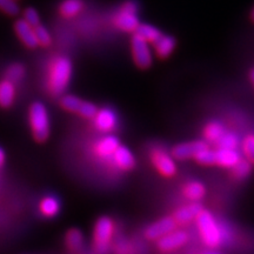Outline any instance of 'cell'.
<instances>
[{"instance_id":"cell-1","label":"cell","mask_w":254,"mask_h":254,"mask_svg":"<svg viewBox=\"0 0 254 254\" xmlns=\"http://www.w3.org/2000/svg\"><path fill=\"white\" fill-rule=\"evenodd\" d=\"M195 221L200 238L206 246L211 247V249H217L221 245L222 240H224L222 231L211 212L204 209L195 219Z\"/></svg>"},{"instance_id":"cell-2","label":"cell","mask_w":254,"mask_h":254,"mask_svg":"<svg viewBox=\"0 0 254 254\" xmlns=\"http://www.w3.org/2000/svg\"><path fill=\"white\" fill-rule=\"evenodd\" d=\"M72 75V63L68 58H58L53 63L50 71L49 78V88L53 94H62L68 82L71 80Z\"/></svg>"},{"instance_id":"cell-3","label":"cell","mask_w":254,"mask_h":254,"mask_svg":"<svg viewBox=\"0 0 254 254\" xmlns=\"http://www.w3.org/2000/svg\"><path fill=\"white\" fill-rule=\"evenodd\" d=\"M116 226L109 217H101L95 222L93 231V249L98 254H106L109 252L114 237Z\"/></svg>"},{"instance_id":"cell-4","label":"cell","mask_w":254,"mask_h":254,"mask_svg":"<svg viewBox=\"0 0 254 254\" xmlns=\"http://www.w3.org/2000/svg\"><path fill=\"white\" fill-rule=\"evenodd\" d=\"M30 125L36 141L44 142L47 140L50 135V119L46 107L41 103L32 104L30 109Z\"/></svg>"},{"instance_id":"cell-5","label":"cell","mask_w":254,"mask_h":254,"mask_svg":"<svg viewBox=\"0 0 254 254\" xmlns=\"http://www.w3.org/2000/svg\"><path fill=\"white\" fill-rule=\"evenodd\" d=\"M114 24L119 30L126 32H135L139 24L138 17H136V5L133 1H127L123 5L122 9L114 18Z\"/></svg>"},{"instance_id":"cell-6","label":"cell","mask_w":254,"mask_h":254,"mask_svg":"<svg viewBox=\"0 0 254 254\" xmlns=\"http://www.w3.org/2000/svg\"><path fill=\"white\" fill-rule=\"evenodd\" d=\"M133 60L139 68H148L152 64V53L148 43L134 34L131 41Z\"/></svg>"},{"instance_id":"cell-7","label":"cell","mask_w":254,"mask_h":254,"mask_svg":"<svg viewBox=\"0 0 254 254\" xmlns=\"http://www.w3.org/2000/svg\"><path fill=\"white\" fill-rule=\"evenodd\" d=\"M177 222L174 220L173 217H167L163 218L160 220L153 222L150 225L145 231V237L148 240H159L161 238H164L167 234H170L171 232L176 231Z\"/></svg>"},{"instance_id":"cell-8","label":"cell","mask_w":254,"mask_h":254,"mask_svg":"<svg viewBox=\"0 0 254 254\" xmlns=\"http://www.w3.org/2000/svg\"><path fill=\"white\" fill-rule=\"evenodd\" d=\"M190 237L185 231H173L170 234L165 236L164 238L158 240V249L164 253L173 252L184 245L189 241Z\"/></svg>"},{"instance_id":"cell-9","label":"cell","mask_w":254,"mask_h":254,"mask_svg":"<svg viewBox=\"0 0 254 254\" xmlns=\"http://www.w3.org/2000/svg\"><path fill=\"white\" fill-rule=\"evenodd\" d=\"M208 145L206 141H192L184 142L174 146L172 150V157L177 160H186V159L194 158L199 152L207 150Z\"/></svg>"},{"instance_id":"cell-10","label":"cell","mask_w":254,"mask_h":254,"mask_svg":"<svg viewBox=\"0 0 254 254\" xmlns=\"http://www.w3.org/2000/svg\"><path fill=\"white\" fill-rule=\"evenodd\" d=\"M152 161H153L158 172L163 174L164 177L171 178L177 173V166L174 163L173 157L167 154L164 151H157L152 154Z\"/></svg>"},{"instance_id":"cell-11","label":"cell","mask_w":254,"mask_h":254,"mask_svg":"<svg viewBox=\"0 0 254 254\" xmlns=\"http://www.w3.org/2000/svg\"><path fill=\"white\" fill-rule=\"evenodd\" d=\"M14 30L17 36L19 37V39L21 40V43L26 47H28V49H34V47L39 45L34 27H32L24 19H19V20L15 21Z\"/></svg>"},{"instance_id":"cell-12","label":"cell","mask_w":254,"mask_h":254,"mask_svg":"<svg viewBox=\"0 0 254 254\" xmlns=\"http://www.w3.org/2000/svg\"><path fill=\"white\" fill-rule=\"evenodd\" d=\"M202 211H204V208H202L201 205L198 204V202H192V204L183 206L182 208L177 209L173 218L178 225L184 226V225H187L189 222L198 218V215Z\"/></svg>"},{"instance_id":"cell-13","label":"cell","mask_w":254,"mask_h":254,"mask_svg":"<svg viewBox=\"0 0 254 254\" xmlns=\"http://www.w3.org/2000/svg\"><path fill=\"white\" fill-rule=\"evenodd\" d=\"M117 116L110 109L100 110L94 118V126L98 131L110 133L116 128Z\"/></svg>"},{"instance_id":"cell-14","label":"cell","mask_w":254,"mask_h":254,"mask_svg":"<svg viewBox=\"0 0 254 254\" xmlns=\"http://www.w3.org/2000/svg\"><path fill=\"white\" fill-rule=\"evenodd\" d=\"M113 160L114 164L123 171L132 170L135 165L134 155L125 146H120L118 150L114 152Z\"/></svg>"},{"instance_id":"cell-15","label":"cell","mask_w":254,"mask_h":254,"mask_svg":"<svg viewBox=\"0 0 254 254\" xmlns=\"http://www.w3.org/2000/svg\"><path fill=\"white\" fill-rule=\"evenodd\" d=\"M120 144L118 138H116L114 135H107L98 142L97 146H95V152L100 157H111V155L113 157L114 152L118 150Z\"/></svg>"},{"instance_id":"cell-16","label":"cell","mask_w":254,"mask_h":254,"mask_svg":"<svg viewBox=\"0 0 254 254\" xmlns=\"http://www.w3.org/2000/svg\"><path fill=\"white\" fill-rule=\"evenodd\" d=\"M240 160V155L236 150H225V148L217 150V165L219 166L233 168Z\"/></svg>"},{"instance_id":"cell-17","label":"cell","mask_w":254,"mask_h":254,"mask_svg":"<svg viewBox=\"0 0 254 254\" xmlns=\"http://www.w3.org/2000/svg\"><path fill=\"white\" fill-rule=\"evenodd\" d=\"M15 98V87L12 81L2 80L0 82V106L7 109L13 104Z\"/></svg>"},{"instance_id":"cell-18","label":"cell","mask_w":254,"mask_h":254,"mask_svg":"<svg viewBox=\"0 0 254 254\" xmlns=\"http://www.w3.org/2000/svg\"><path fill=\"white\" fill-rule=\"evenodd\" d=\"M176 39L170 36H163L159 39L155 45V53H157L158 58L166 59L167 57L172 55V52L176 49Z\"/></svg>"},{"instance_id":"cell-19","label":"cell","mask_w":254,"mask_h":254,"mask_svg":"<svg viewBox=\"0 0 254 254\" xmlns=\"http://www.w3.org/2000/svg\"><path fill=\"white\" fill-rule=\"evenodd\" d=\"M40 213L46 218H53L59 213L60 202L55 196H45L39 204Z\"/></svg>"},{"instance_id":"cell-20","label":"cell","mask_w":254,"mask_h":254,"mask_svg":"<svg viewBox=\"0 0 254 254\" xmlns=\"http://www.w3.org/2000/svg\"><path fill=\"white\" fill-rule=\"evenodd\" d=\"M206 194V189L201 183L190 182L184 187V195L192 202H198Z\"/></svg>"},{"instance_id":"cell-21","label":"cell","mask_w":254,"mask_h":254,"mask_svg":"<svg viewBox=\"0 0 254 254\" xmlns=\"http://www.w3.org/2000/svg\"><path fill=\"white\" fill-rule=\"evenodd\" d=\"M65 243L71 252H80L82 247H84V236H82L80 231L73 228V230H69L67 234H66Z\"/></svg>"},{"instance_id":"cell-22","label":"cell","mask_w":254,"mask_h":254,"mask_svg":"<svg viewBox=\"0 0 254 254\" xmlns=\"http://www.w3.org/2000/svg\"><path fill=\"white\" fill-rule=\"evenodd\" d=\"M136 36H139L147 43H157V41L163 37V33L158 30L157 27L152 26L148 24H140L138 30L135 31Z\"/></svg>"},{"instance_id":"cell-23","label":"cell","mask_w":254,"mask_h":254,"mask_svg":"<svg viewBox=\"0 0 254 254\" xmlns=\"http://www.w3.org/2000/svg\"><path fill=\"white\" fill-rule=\"evenodd\" d=\"M225 133L226 132H225L224 126L218 122L209 123L204 129L205 139L208 142H212V144H218V141L220 140L221 136L224 135Z\"/></svg>"},{"instance_id":"cell-24","label":"cell","mask_w":254,"mask_h":254,"mask_svg":"<svg viewBox=\"0 0 254 254\" xmlns=\"http://www.w3.org/2000/svg\"><path fill=\"white\" fill-rule=\"evenodd\" d=\"M82 6H84V4H82L81 0H65L60 5V13L66 18L74 17L75 14H78L81 11Z\"/></svg>"},{"instance_id":"cell-25","label":"cell","mask_w":254,"mask_h":254,"mask_svg":"<svg viewBox=\"0 0 254 254\" xmlns=\"http://www.w3.org/2000/svg\"><path fill=\"white\" fill-rule=\"evenodd\" d=\"M232 170V177L237 180H244L252 172V166L249 160H241Z\"/></svg>"},{"instance_id":"cell-26","label":"cell","mask_w":254,"mask_h":254,"mask_svg":"<svg viewBox=\"0 0 254 254\" xmlns=\"http://www.w3.org/2000/svg\"><path fill=\"white\" fill-rule=\"evenodd\" d=\"M82 103H84V101L79 99L78 97H74V95H71V94L64 95L62 100H60V105H62L63 109L73 113L79 112Z\"/></svg>"},{"instance_id":"cell-27","label":"cell","mask_w":254,"mask_h":254,"mask_svg":"<svg viewBox=\"0 0 254 254\" xmlns=\"http://www.w3.org/2000/svg\"><path fill=\"white\" fill-rule=\"evenodd\" d=\"M194 160L200 165H205V166H212V165H217V151H212L207 148L199 152L194 157Z\"/></svg>"},{"instance_id":"cell-28","label":"cell","mask_w":254,"mask_h":254,"mask_svg":"<svg viewBox=\"0 0 254 254\" xmlns=\"http://www.w3.org/2000/svg\"><path fill=\"white\" fill-rule=\"evenodd\" d=\"M238 144H239V139L234 133H225L221 136L220 140L218 141V148H225V150H236Z\"/></svg>"},{"instance_id":"cell-29","label":"cell","mask_w":254,"mask_h":254,"mask_svg":"<svg viewBox=\"0 0 254 254\" xmlns=\"http://www.w3.org/2000/svg\"><path fill=\"white\" fill-rule=\"evenodd\" d=\"M114 254H135V249L131 241L120 239L113 244L112 246Z\"/></svg>"},{"instance_id":"cell-30","label":"cell","mask_w":254,"mask_h":254,"mask_svg":"<svg viewBox=\"0 0 254 254\" xmlns=\"http://www.w3.org/2000/svg\"><path fill=\"white\" fill-rule=\"evenodd\" d=\"M24 75L25 68L23 67V65H20V64H14V65L9 66L7 72H6V79L12 82L20 80Z\"/></svg>"},{"instance_id":"cell-31","label":"cell","mask_w":254,"mask_h":254,"mask_svg":"<svg viewBox=\"0 0 254 254\" xmlns=\"http://www.w3.org/2000/svg\"><path fill=\"white\" fill-rule=\"evenodd\" d=\"M34 31H36L38 43H39L40 46L47 47L51 45V43H52V38H51L50 32L47 31L43 25H39V26L34 27Z\"/></svg>"},{"instance_id":"cell-32","label":"cell","mask_w":254,"mask_h":254,"mask_svg":"<svg viewBox=\"0 0 254 254\" xmlns=\"http://www.w3.org/2000/svg\"><path fill=\"white\" fill-rule=\"evenodd\" d=\"M98 112H99V111H98V109L95 107L94 104L90 103V101H84L78 113L80 114L82 118L94 119L95 116L98 114Z\"/></svg>"},{"instance_id":"cell-33","label":"cell","mask_w":254,"mask_h":254,"mask_svg":"<svg viewBox=\"0 0 254 254\" xmlns=\"http://www.w3.org/2000/svg\"><path fill=\"white\" fill-rule=\"evenodd\" d=\"M243 151L247 160L250 163H254V135L250 134L243 141Z\"/></svg>"},{"instance_id":"cell-34","label":"cell","mask_w":254,"mask_h":254,"mask_svg":"<svg viewBox=\"0 0 254 254\" xmlns=\"http://www.w3.org/2000/svg\"><path fill=\"white\" fill-rule=\"evenodd\" d=\"M0 11L13 17L19 13V5L15 0H0Z\"/></svg>"},{"instance_id":"cell-35","label":"cell","mask_w":254,"mask_h":254,"mask_svg":"<svg viewBox=\"0 0 254 254\" xmlns=\"http://www.w3.org/2000/svg\"><path fill=\"white\" fill-rule=\"evenodd\" d=\"M24 20L27 21L32 27H37L40 25V17L38 12L33 7L26 8L24 12Z\"/></svg>"},{"instance_id":"cell-36","label":"cell","mask_w":254,"mask_h":254,"mask_svg":"<svg viewBox=\"0 0 254 254\" xmlns=\"http://www.w3.org/2000/svg\"><path fill=\"white\" fill-rule=\"evenodd\" d=\"M4 163H5V153L4 151H2V148L0 147V167L4 165Z\"/></svg>"},{"instance_id":"cell-37","label":"cell","mask_w":254,"mask_h":254,"mask_svg":"<svg viewBox=\"0 0 254 254\" xmlns=\"http://www.w3.org/2000/svg\"><path fill=\"white\" fill-rule=\"evenodd\" d=\"M250 78H251V81H252V84L254 85V68L250 73Z\"/></svg>"},{"instance_id":"cell-38","label":"cell","mask_w":254,"mask_h":254,"mask_svg":"<svg viewBox=\"0 0 254 254\" xmlns=\"http://www.w3.org/2000/svg\"><path fill=\"white\" fill-rule=\"evenodd\" d=\"M251 18H252V20L254 21V9L252 11V14H251Z\"/></svg>"}]
</instances>
